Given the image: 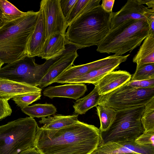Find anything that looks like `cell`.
Returning <instances> with one entry per match:
<instances>
[{"label": "cell", "mask_w": 154, "mask_h": 154, "mask_svg": "<svg viewBox=\"0 0 154 154\" xmlns=\"http://www.w3.org/2000/svg\"><path fill=\"white\" fill-rule=\"evenodd\" d=\"M101 95L99 94L97 87L95 86L93 90L85 97L77 100L73 105L74 113L82 115L91 108L98 105Z\"/></svg>", "instance_id": "7402d4cb"}, {"label": "cell", "mask_w": 154, "mask_h": 154, "mask_svg": "<svg viewBox=\"0 0 154 154\" xmlns=\"http://www.w3.org/2000/svg\"><path fill=\"white\" fill-rule=\"evenodd\" d=\"M6 23L4 18L3 12L0 6V28Z\"/></svg>", "instance_id": "8d00e7d4"}, {"label": "cell", "mask_w": 154, "mask_h": 154, "mask_svg": "<svg viewBox=\"0 0 154 154\" xmlns=\"http://www.w3.org/2000/svg\"><path fill=\"white\" fill-rule=\"evenodd\" d=\"M18 154H41L35 147H32L23 150Z\"/></svg>", "instance_id": "e575fe53"}, {"label": "cell", "mask_w": 154, "mask_h": 154, "mask_svg": "<svg viewBox=\"0 0 154 154\" xmlns=\"http://www.w3.org/2000/svg\"><path fill=\"white\" fill-rule=\"evenodd\" d=\"M100 0H89L80 14L68 26L65 35L66 45L78 49L97 46L110 30L111 13L105 11Z\"/></svg>", "instance_id": "7a4b0ae2"}, {"label": "cell", "mask_w": 154, "mask_h": 154, "mask_svg": "<svg viewBox=\"0 0 154 154\" xmlns=\"http://www.w3.org/2000/svg\"><path fill=\"white\" fill-rule=\"evenodd\" d=\"M39 13V11H28L0 28V60L4 64L12 63L27 56V46Z\"/></svg>", "instance_id": "3957f363"}, {"label": "cell", "mask_w": 154, "mask_h": 154, "mask_svg": "<svg viewBox=\"0 0 154 154\" xmlns=\"http://www.w3.org/2000/svg\"><path fill=\"white\" fill-rule=\"evenodd\" d=\"M38 127L35 119L30 117L0 126V154H18L34 147Z\"/></svg>", "instance_id": "5b68a950"}, {"label": "cell", "mask_w": 154, "mask_h": 154, "mask_svg": "<svg viewBox=\"0 0 154 154\" xmlns=\"http://www.w3.org/2000/svg\"><path fill=\"white\" fill-rule=\"evenodd\" d=\"M143 154L135 152H128V153H115V154Z\"/></svg>", "instance_id": "74e56055"}, {"label": "cell", "mask_w": 154, "mask_h": 154, "mask_svg": "<svg viewBox=\"0 0 154 154\" xmlns=\"http://www.w3.org/2000/svg\"><path fill=\"white\" fill-rule=\"evenodd\" d=\"M131 87L136 88H154V78L139 81H130L127 83Z\"/></svg>", "instance_id": "4dcf8cb0"}, {"label": "cell", "mask_w": 154, "mask_h": 154, "mask_svg": "<svg viewBox=\"0 0 154 154\" xmlns=\"http://www.w3.org/2000/svg\"><path fill=\"white\" fill-rule=\"evenodd\" d=\"M60 0H42L40 8L43 11L46 27L45 39L56 33L65 35L68 27L60 6Z\"/></svg>", "instance_id": "9c48e42d"}, {"label": "cell", "mask_w": 154, "mask_h": 154, "mask_svg": "<svg viewBox=\"0 0 154 154\" xmlns=\"http://www.w3.org/2000/svg\"><path fill=\"white\" fill-rule=\"evenodd\" d=\"M39 11L37 22L27 46L26 54L29 57H39L46 40L44 13L41 8Z\"/></svg>", "instance_id": "5bb4252c"}, {"label": "cell", "mask_w": 154, "mask_h": 154, "mask_svg": "<svg viewBox=\"0 0 154 154\" xmlns=\"http://www.w3.org/2000/svg\"><path fill=\"white\" fill-rule=\"evenodd\" d=\"M100 140L99 129L79 121L57 129L38 127L34 147L41 154H91Z\"/></svg>", "instance_id": "6da1fadb"}, {"label": "cell", "mask_w": 154, "mask_h": 154, "mask_svg": "<svg viewBox=\"0 0 154 154\" xmlns=\"http://www.w3.org/2000/svg\"><path fill=\"white\" fill-rule=\"evenodd\" d=\"M135 142L140 146L154 148V130L143 131Z\"/></svg>", "instance_id": "f1b7e54d"}, {"label": "cell", "mask_w": 154, "mask_h": 154, "mask_svg": "<svg viewBox=\"0 0 154 154\" xmlns=\"http://www.w3.org/2000/svg\"><path fill=\"white\" fill-rule=\"evenodd\" d=\"M56 58L39 65L34 57L26 56L1 68L0 78L37 87Z\"/></svg>", "instance_id": "52a82bcc"}, {"label": "cell", "mask_w": 154, "mask_h": 154, "mask_svg": "<svg viewBox=\"0 0 154 154\" xmlns=\"http://www.w3.org/2000/svg\"><path fill=\"white\" fill-rule=\"evenodd\" d=\"M8 100L0 99V120L10 116L12 112V109L8 103Z\"/></svg>", "instance_id": "d6a6232c"}, {"label": "cell", "mask_w": 154, "mask_h": 154, "mask_svg": "<svg viewBox=\"0 0 154 154\" xmlns=\"http://www.w3.org/2000/svg\"><path fill=\"white\" fill-rule=\"evenodd\" d=\"M77 0H60V6L62 13L66 19Z\"/></svg>", "instance_id": "1f68e13d"}, {"label": "cell", "mask_w": 154, "mask_h": 154, "mask_svg": "<svg viewBox=\"0 0 154 154\" xmlns=\"http://www.w3.org/2000/svg\"><path fill=\"white\" fill-rule=\"evenodd\" d=\"M139 1L143 4H146L149 8L154 9V0H139Z\"/></svg>", "instance_id": "d590c367"}, {"label": "cell", "mask_w": 154, "mask_h": 154, "mask_svg": "<svg viewBox=\"0 0 154 154\" xmlns=\"http://www.w3.org/2000/svg\"><path fill=\"white\" fill-rule=\"evenodd\" d=\"M41 96V92H34L17 96L13 98L12 100L22 109L40 99Z\"/></svg>", "instance_id": "83f0119b"}, {"label": "cell", "mask_w": 154, "mask_h": 154, "mask_svg": "<svg viewBox=\"0 0 154 154\" xmlns=\"http://www.w3.org/2000/svg\"><path fill=\"white\" fill-rule=\"evenodd\" d=\"M146 19L130 20L110 29L97 46V51L101 53L121 56L131 52L139 46L148 34Z\"/></svg>", "instance_id": "277c9868"}, {"label": "cell", "mask_w": 154, "mask_h": 154, "mask_svg": "<svg viewBox=\"0 0 154 154\" xmlns=\"http://www.w3.org/2000/svg\"><path fill=\"white\" fill-rule=\"evenodd\" d=\"M97 114L100 121V132L106 131L114 121L116 111L113 109L101 105L96 106Z\"/></svg>", "instance_id": "cb8c5ba5"}, {"label": "cell", "mask_w": 154, "mask_h": 154, "mask_svg": "<svg viewBox=\"0 0 154 154\" xmlns=\"http://www.w3.org/2000/svg\"><path fill=\"white\" fill-rule=\"evenodd\" d=\"M154 14V9L149 8L139 0H128L118 11L110 14V29H114L130 20L147 19Z\"/></svg>", "instance_id": "30bf717a"}, {"label": "cell", "mask_w": 154, "mask_h": 154, "mask_svg": "<svg viewBox=\"0 0 154 154\" xmlns=\"http://www.w3.org/2000/svg\"><path fill=\"white\" fill-rule=\"evenodd\" d=\"M131 78V75L126 71H113L105 75L95 86L99 94L103 95L127 83Z\"/></svg>", "instance_id": "2e32d148"}, {"label": "cell", "mask_w": 154, "mask_h": 154, "mask_svg": "<svg viewBox=\"0 0 154 154\" xmlns=\"http://www.w3.org/2000/svg\"><path fill=\"white\" fill-rule=\"evenodd\" d=\"M89 0H77L66 19L68 26L80 14Z\"/></svg>", "instance_id": "f546056e"}, {"label": "cell", "mask_w": 154, "mask_h": 154, "mask_svg": "<svg viewBox=\"0 0 154 154\" xmlns=\"http://www.w3.org/2000/svg\"><path fill=\"white\" fill-rule=\"evenodd\" d=\"M140 121L144 131L154 130V98L145 106Z\"/></svg>", "instance_id": "d4e9b609"}, {"label": "cell", "mask_w": 154, "mask_h": 154, "mask_svg": "<svg viewBox=\"0 0 154 154\" xmlns=\"http://www.w3.org/2000/svg\"><path fill=\"white\" fill-rule=\"evenodd\" d=\"M154 78V63L136 66L130 81H139Z\"/></svg>", "instance_id": "4316f807"}, {"label": "cell", "mask_w": 154, "mask_h": 154, "mask_svg": "<svg viewBox=\"0 0 154 154\" xmlns=\"http://www.w3.org/2000/svg\"><path fill=\"white\" fill-rule=\"evenodd\" d=\"M129 55L130 54L123 55L121 58L117 61L72 80L69 81L68 83L92 84L95 86L105 75L118 68L119 65L126 61Z\"/></svg>", "instance_id": "ac0fdd59"}, {"label": "cell", "mask_w": 154, "mask_h": 154, "mask_svg": "<svg viewBox=\"0 0 154 154\" xmlns=\"http://www.w3.org/2000/svg\"><path fill=\"white\" fill-rule=\"evenodd\" d=\"M84 83H69L55 86H50L43 91L44 96L51 99L55 97H65L77 100L87 91Z\"/></svg>", "instance_id": "9a60e30c"}, {"label": "cell", "mask_w": 154, "mask_h": 154, "mask_svg": "<svg viewBox=\"0 0 154 154\" xmlns=\"http://www.w3.org/2000/svg\"><path fill=\"white\" fill-rule=\"evenodd\" d=\"M66 49L57 57L37 87L42 89L51 84L52 82L64 71L72 66L78 56V50L74 46L67 45Z\"/></svg>", "instance_id": "8fae6325"}, {"label": "cell", "mask_w": 154, "mask_h": 154, "mask_svg": "<svg viewBox=\"0 0 154 154\" xmlns=\"http://www.w3.org/2000/svg\"><path fill=\"white\" fill-rule=\"evenodd\" d=\"M37 87L24 84L0 78V99L9 100L21 94L41 92Z\"/></svg>", "instance_id": "e0dca14e"}, {"label": "cell", "mask_w": 154, "mask_h": 154, "mask_svg": "<svg viewBox=\"0 0 154 154\" xmlns=\"http://www.w3.org/2000/svg\"><path fill=\"white\" fill-rule=\"evenodd\" d=\"M79 115L74 113L69 116L54 114L47 118H41L39 122L43 124L41 128L47 130L57 129L77 123Z\"/></svg>", "instance_id": "44dd1931"}, {"label": "cell", "mask_w": 154, "mask_h": 154, "mask_svg": "<svg viewBox=\"0 0 154 154\" xmlns=\"http://www.w3.org/2000/svg\"><path fill=\"white\" fill-rule=\"evenodd\" d=\"M144 106L116 111L115 119L110 127L100 132L99 146L110 142L135 141L144 131L140 119Z\"/></svg>", "instance_id": "8992f818"}, {"label": "cell", "mask_w": 154, "mask_h": 154, "mask_svg": "<svg viewBox=\"0 0 154 154\" xmlns=\"http://www.w3.org/2000/svg\"><path fill=\"white\" fill-rule=\"evenodd\" d=\"M122 55L115 54L86 64L72 66L64 71L51 82L61 84L68 82L93 70L114 62L121 58Z\"/></svg>", "instance_id": "7c38bea8"}, {"label": "cell", "mask_w": 154, "mask_h": 154, "mask_svg": "<svg viewBox=\"0 0 154 154\" xmlns=\"http://www.w3.org/2000/svg\"><path fill=\"white\" fill-rule=\"evenodd\" d=\"M21 109L23 112L32 118H45L54 114L57 111V108L53 104L47 103L35 104Z\"/></svg>", "instance_id": "603a6c76"}, {"label": "cell", "mask_w": 154, "mask_h": 154, "mask_svg": "<svg viewBox=\"0 0 154 154\" xmlns=\"http://www.w3.org/2000/svg\"><path fill=\"white\" fill-rule=\"evenodd\" d=\"M154 154V148L139 145L134 141L110 142L99 146L91 154H111L128 152Z\"/></svg>", "instance_id": "4fadbf2b"}, {"label": "cell", "mask_w": 154, "mask_h": 154, "mask_svg": "<svg viewBox=\"0 0 154 154\" xmlns=\"http://www.w3.org/2000/svg\"><path fill=\"white\" fill-rule=\"evenodd\" d=\"M115 1V0H103L100 5L105 11L111 13L112 12Z\"/></svg>", "instance_id": "836d02e7"}, {"label": "cell", "mask_w": 154, "mask_h": 154, "mask_svg": "<svg viewBox=\"0 0 154 154\" xmlns=\"http://www.w3.org/2000/svg\"><path fill=\"white\" fill-rule=\"evenodd\" d=\"M65 35L56 33L45 40L40 57L46 60L60 55L66 49Z\"/></svg>", "instance_id": "d6986e66"}, {"label": "cell", "mask_w": 154, "mask_h": 154, "mask_svg": "<svg viewBox=\"0 0 154 154\" xmlns=\"http://www.w3.org/2000/svg\"><path fill=\"white\" fill-rule=\"evenodd\" d=\"M126 83L102 95L98 105L119 111L145 106L154 98V88H136Z\"/></svg>", "instance_id": "ba28073f"}, {"label": "cell", "mask_w": 154, "mask_h": 154, "mask_svg": "<svg viewBox=\"0 0 154 154\" xmlns=\"http://www.w3.org/2000/svg\"><path fill=\"white\" fill-rule=\"evenodd\" d=\"M137 66L154 63V34H148L133 59Z\"/></svg>", "instance_id": "ffe728a7"}, {"label": "cell", "mask_w": 154, "mask_h": 154, "mask_svg": "<svg viewBox=\"0 0 154 154\" xmlns=\"http://www.w3.org/2000/svg\"><path fill=\"white\" fill-rule=\"evenodd\" d=\"M4 63H2L0 60V69L2 68V66L3 65Z\"/></svg>", "instance_id": "f35d334b"}, {"label": "cell", "mask_w": 154, "mask_h": 154, "mask_svg": "<svg viewBox=\"0 0 154 154\" xmlns=\"http://www.w3.org/2000/svg\"><path fill=\"white\" fill-rule=\"evenodd\" d=\"M4 18L6 22L18 19L23 16L26 12L22 11L6 0H0Z\"/></svg>", "instance_id": "484cf974"}]
</instances>
